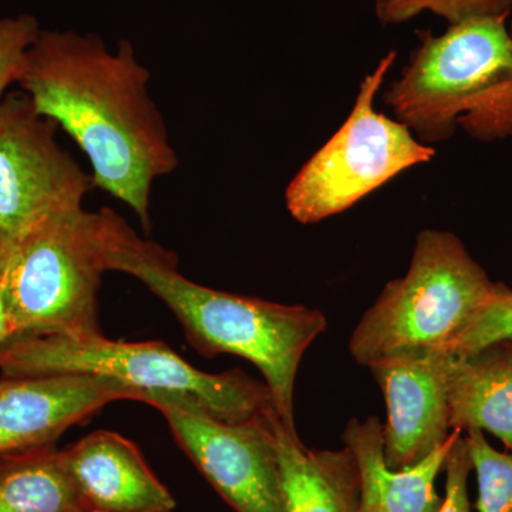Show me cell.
Here are the masks:
<instances>
[{
  "label": "cell",
  "instance_id": "cell-13",
  "mask_svg": "<svg viewBox=\"0 0 512 512\" xmlns=\"http://www.w3.org/2000/svg\"><path fill=\"white\" fill-rule=\"evenodd\" d=\"M460 430L446 444L406 470H390L384 460L383 424L375 416L352 419L342 439L355 457L360 476V512H437L443 498L436 480Z\"/></svg>",
  "mask_w": 512,
  "mask_h": 512
},
{
  "label": "cell",
  "instance_id": "cell-14",
  "mask_svg": "<svg viewBox=\"0 0 512 512\" xmlns=\"http://www.w3.org/2000/svg\"><path fill=\"white\" fill-rule=\"evenodd\" d=\"M286 512H360L355 457L343 450H311L272 413Z\"/></svg>",
  "mask_w": 512,
  "mask_h": 512
},
{
  "label": "cell",
  "instance_id": "cell-18",
  "mask_svg": "<svg viewBox=\"0 0 512 512\" xmlns=\"http://www.w3.org/2000/svg\"><path fill=\"white\" fill-rule=\"evenodd\" d=\"M512 0H376L377 18L384 25H399L431 12L450 25L474 19H508Z\"/></svg>",
  "mask_w": 512,
  "mask_h": 512
},
{
  "label": "cell",
  "instance_id": "cell-20",
  "mask_svg": "<svg viewBox=\"0 0 512 512\" xmlns=\"http://www.w3.org/2000/svg\"><path fill=\"white\" fill-rule=\"evenodd\" d=\"M40 32L39 23L33 16L0 18V103L5 99L8 87L19 82L30 47Z\"/></svg>",
  "mask_w": 512,
  "mask_h": 512
},
{
  "label": "cell",
  "instance_id": "cell-6",
  "mask_svg": "<svg viewBox=\"0 0 512 512\" xmlns=\"http://www.w3.org/2000/svg\"><path fill=\"white\" fill-rule=\"evenodd\" d=\"M3 377L90 375L110 377L136 392L185 394L217 419L239 423L274 409L265 383L242 370L205 373L161 342H120L96 335H22L0 346Z\"/></svg>",
  "mask_w": 512,
  "mask_h": 512
},
{
  "label": "cell",
  "instance_id": "cell-17",
  "mask_svg": "<svg viewBox=\"0 0 512 512\" xmlns=\"http://www.w3.org/2000/svg\"><path fill=\"white\" fill-rule=\"evenodd\" d=\"M468 457L476 471L478 512H512V451L495 450L483 431H466Z\"/></svg>",
  "mask_w": 512,
  "mask_h": 512
},
{
  "label": "cell",
  "instance_id": "cell-15",
  "mask_svg": "<svg viewBox=\"0 0 512 512\" xmlns=\"http://www.w3.org/2000/svg\"><path fill=\"white\" fill-rule=\"evenodd\" d=\"M450 427L494 434L512 451V345L494 343L473 355L451 356L447 373Z\"/></svg>",
  "mask_w": 512,
  "mask_h": 512
},
{
  "label": "cell",
  "instance_id": "cell-5",
  "mask_svg": "<svg viewBox=\"0 0 512 512\" xmlns=\"http://www.w3.org/2000/svg\"><path fill=\"white\" fill-rule=\"evenodd\" d=\"M494 285L460 238L424 229L407 274L384 286L357 323L350 355L366 367L390 357L450 355L453 343L490 301Z\"/></svg>",
  "mask_w": 512,
  "mask_h": 512
},
{
  "label": "cell",
  "instance_id": "cell-7",
  "mask_svg": "<svg viewBox=\"0 0 512 512\" xmlns=\"http://www.w3.org/2000/svg\"><path fill=\"white\" fill-rule=\"evenodd\" d=\"M396 56L394 50L387 53L365 76L348 120L286 188V208L293 220L316 224L349 210L396 175L436 156L409 127L375 109Z\"/></svg>",
  "mask_w": 512,
  "mask_h": 512
},
{
  "label": "cell",
  "instance_id": "cell-8",
  "mask_svg": "<svg viewBox=\"0 0 512 512\" xmlns=\"http://www.w3.org/2000/svg\"><path fill=\"white\" fill-rule=\"evenodd\" d=\"M141 402L160 410L178 446L235 512H286L274 409L228 423L185 394L148 393Z\"/></svg>",
  "mask_w": 512,
  "mask_h": 512
},
{
  "label": "cell",
  "instance_id": "cell-1",
  "mask_svg": "<svg viewBox=\"0 0 512 512\" xmlns=\"http://www.w3.org/2000/svg\"><path fill=\"white\" fill-rule=\"evenodd\" d=\"M150 80L127 40L111 53L96 35L42 30L18 82L37 113L82 148L94 187L124 202L144 229L154 181L178 165Z\"/></svg>",
  "mask_w": 512,
  "mask_h": 512
},
{
  "label": "cell",
  "instance_id": "cell-10",
  "mask_svg": "<svg viewBox=\"0 0 512 512\" xmlns=\"http://www.w3.org/2000/svg\"><path fill=\"white\" fill-rule=\"evenodd\" d=\"M117 400H136V392L110 377L2 376L0 458L56 446L64 431Z\"/></svg>",
  "mask_w": 512,
  "mask_h": 512
},
{
  "label": "cell",
  "instance_id": "cell-19",
  "mask_svg": "<svg viewBox=\"0 0 512 512\" xmlns=\"http://www.w3.org/2000/svg\"><path fill=\"white\" fill-rule=\"evenodd\" d=\"M505 340H512V289L495 282L490 301L453 343L450 355H473L478 350Z\"/></svg>",
  "mask_w": 512,
  "mask_h": 512
},
{
  "label": "cell",
  "instance_id": "cell-9",
  "mask_svg": "<svg viewBox=\"0 0 512 512\" xmlns=\"http://www.w3.org/2000/svg\"><path fill=\"white\" fill-rule=\"evenodd\" d=\"M25 93L0 103V251L57 212L83 208L93 177L57 141Z\"/></svg>",
  "mask_w": 512,
  "mask_h": 512
},
{
  "label": "cell",
  "instance_id": "cell-21",
  "mask_svg": "<svg viewBox=\"0 0 512 512\" xmlns=\"http://www.w3.org/2000/svg\"><path fill=\"white\" fill-rule=\"evenodd\" d=\"M471 470L473 467L468 457L466 441L461 433H458L444 463L446 494L437 512H471L467 487Z\"/></svg>",
  "mask_w": 512,
  "mask_h": 512
},
{
  "label": "cell",
  "instance_id": "cell-16",
  "mask_svg": "<svg viewBox=\"0 0 512 512\" xmlns=\"http://www.w3.org/2000/svg\"><path fill=\"white\" fill-rule=\"evenodd\" d=\"M0 512H89L56 446L0 458Z\"/></svg>",
  "mask_w": 512,
  "mask_h": 512
},
{
  "label": "cell",
  "instance_id": "cell-12",
  "mask_svg": "<svg viewBox=\"0 0 512 512\" xmlns=\"http://www.w3.org/2000/svg\"><path fill=\"white\" fill-rule=\"evenodd\" d=\"M89 512H173L175 498L148 467L136 444L113 431H94L60 451Z\"/></svg>",
  "mask_w": 512,
  "mask_h": 512
},
{
  "label": "cell",
  "instance_id": "cell-24",
  "mask_svg": "<svg viewBox=\"0 0 512 512\" xmlns=\"http://www.w3.org/2000/svg\"><path fill=\"white\" fill-rule=\"evenodd\" d=\"M510 342H511V345H512V340H510Z\"/></svg>",
  "mask_w": 512,
  "mask_h": 512
},
{
  "label": "cell",
  "instance_id": "cell-11",
  "mask_svg": "<svg viewBox=\"0 0 512 512\" xmlns=\"http://www.w3.org/2000/svg\"><path fill=\"white\" fill-rule=\"evenodd\" d=\"M451 355L399 356L369 367L384 396V460L390 470H406L446 444L450 427L447 373Z\"/></svg>",
  "mask_w": 512,
  "mask_h": 512
},
{
  "label": "cell",
  "instance_id": "cell-3",
  "mask_svg": "<svg viewBox=\"0 0 512 512\" xmlns=\"http://www.w3.org/2000/svg\"><path fill=\"white\" fill-rule=\"evenodd\" d=\"M507 19L419 32V46L383 101L421 143L448 140L457 128L484 143L512 137V36Z\"/></svg>",
  "mask_w": 512,
  "mask_h": 512
},
{
  "label": "cell",
  "instance_id": "cell-4",
  "mask_svg": "<svg viewBox=\"0 0 512 512\" xmlns=\"http://www.w3.org/2000/svg\"><path fill=\"white\" fill-rule=\"evenodd\" d=\"M116 215L110 208L57 212L0 251L13 338L101 333L99 292Z\"/></svg>",
  "mask_w": 512,
  "mask_h": 512
},
{
  "label": "cell",
  "instance_id": "cell-2",
  "mask_svg": "<svg viewBox=\"0 0 512 512\" xmlns=\"http://www.w3.org/2000/svg\"><path fill=\"white\" fill-rule=\"evenodd\" d=\"M110 272L138 279L183 326L200 355L244 357L258 367L282 424L298 434L293 393L303 353L325 332V315L302 305H282L207 288L178 271V259L138 237L117 217L109 245Z\"/></svg>",
  "mask_w": 512,
  "mask_h": 512
},
{
  "label": "cell",
  "instance_id": "cell-23",
  "mask_svg": "<svg viewBox=\"0 0 512 512\" xmlns=\"http://www.w3.org/2000/svg\"><path fill=\"white\" fill-rule=\"evenodd\" d=\"M511 23H510V28H508V30H510V35L512 36V10H511Z\"/></svg>",
  "mask_w": 512,
  "mask_h": 512
},
{
  "label": "cell",
  "instance_id": "cell-22",
  "mask_svg": "<svg viewBox=\"0 0 512 512\" xmlns=\"http://www.w3.org/2000/svg\"><path fill=\"white\" fill-rule=\"evenodd\" d=\"M12 338V319H10L8 298H6L5 285H3L2 272H0V346L5 345Z\"/></svg>",
  "mask_w": 512,
  "mask_h": 512
}]
</instances>
